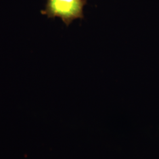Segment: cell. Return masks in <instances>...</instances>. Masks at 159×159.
<instances>
[{
	"instance_id": "1",
	"label": "cell",
	"mask_w": 159,
	"mask_h": 159,
	"mask_svg": "<svg viewBox=\"0 0 159 159\" xmlns=\"http://www.w3.org/2000/svg\"><path fill=\"white\" fill-rule=\"evenodd\" d=\"M86 4L87 0H47L46 8L41 13L48 18H60L68 26L74 20L84 18Z\"/></svg>"
}]
</instances>
